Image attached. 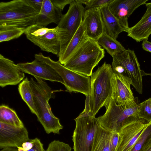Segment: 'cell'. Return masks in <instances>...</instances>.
Returning <instances> with one entry per match:
<instances>
[{"mask_svg":"<svg viewBox=\"0 0 151 151\" xmlns=\"http://www.w3.org/2000/svg\"><path fill=\"white\" fill-rule=\"evenodd\" d=\"M113 74L111 65L104 62L91 76L90 94L86 97L85 108L90 115L95 116L103 106L108 108L112 98Z\"/></svg>","mask_w":151,"mask_h":151,"instance_id":"cell-1","label":"cell"},{"mask_svg":"<svg viewBox=\"0 0 151 151\" xmlns=\"http://www.w3.org/2000/svg\"><path fill=\"white\" fill-rule=\"evenodd\" d=\"M30 80L38 120L43 127L46 133L60 134L63 128L59 119L52 113L49 104L50 99L55 97L54 91L42 79L35 77Z\"/></svg>","mask_w":151,"mask_h":151,"instance_id":"cell-2","label":"cell"},{"mask_svg":"<svg viewBox=\"0 0 151 151\" xmlns=\"http://www.w3.org/2000/svg\"><path fill=\"white\" fill-rule=\"evenodd\" d=\"M39 13L29 0L1 2L0 27L26 28L36 24Z\"/></svg>","mask_w":151,"mask_h":151,"instance_id":"cell-3","label":"cell"},{"mask_svg":"<svg viewBox=\"0 0 151 151\" xmlns=\"http://www.w3.org/2000/svg\"><path fill=\"white\" fill-rule=\"evenodd\" d=\"M104 49L97 41L87 37L64 65L73 71L90 77L93 68L104 57Z\"/></svg>","mask_w":151,"mask_h":151,"instance_id":"cell-4","label":"cell"},{"mask_svg":"<svg viewBox=\"0 0 151 151\" xmlns=\"http://www.w3.org/2000/svg\"><path fill=\"white\" fill-rule=\"evenodd\" d=\"M112 68L114 73L129 78L132 85L139 94L142 93V77L146 73L141 70L134 52L129 49L112 56Z\"/></svg>","mask_w":151,"mask_h":151,"instance_id":"cell-5","label":"cell"},{"mask_svg":"<svg viewBox=\"0 0 151 151\" xmlns=\"http://www.w3.org/2000/svg\"><path fill=\"white\" fill-rule=\"evenodd\" d=\"M76 123L72 136L74 151H93L95 137L100 125L95 116L85 110L74 119Z\"/></svg>","mask_w":151,"mask_h":151,"instance_id":"cell-6","label":"cell"},{"mask_svg":"<svg viewBox=\"0 0 151 151\" xmlns=\"http://www.w3.org/2000/svg\"><path fill=\"white\" fill-rule=\"evenodd\" d=\"M35 59L50 65L60 75L64 82L67 91L79 92L86 97L90 96L91 90V78L71 70L62 65L59 61H55L41 53L35 55Z\"/></svg>","mask_w":151,"mask_h":151,"instance_id":"cell-7","label":"cell"},{"mask_svg":"<svg viewBox=\"0 0 151 151\" xmlns=\"http://www.w3.org/2000/svg\"><path fill=\"white\" fill-rule=\"evenodd\" d=\"M86 10L82 4L73 0L67 13L63 15L57 26L60 42L59 55L66 48L81 24Z\"/></svg>","mask_w":151,"mask_h":151,"instance_id":"cell-8","label":"cell"},{"mask_svg":"<svg viewBox=\"0 0 151 151\" xmlns=\"http://www.w3.org/2000/svg\"><path fill=\"white\" fill-rule=\"evenodd\" d=\"M139 107L135 101L125 106L117 104L111 98L105 113L96 118L99 124L111 132L119 133L124 124L132 116H137Z\"/></svg>","mask_w":151,"mask_h":151,"instance_id":"cell-9","label":"cell"},{"mask_svg":"<svg viewBox=\"0 0 151 151\" xmlns=\"http://www.w3.org/2000/svg\"><path fill=\"white\" fill-rule=\"evenodd\" d=\"M24 34L28 40L41 50L58 57L60 42L57 27L48 28L34 24L26 27Z\"/></svg>","mask_w":151,"mask_h":151,"instance_id":"cell-10","label":"cell"},{"mask_svg":"<svg viewBox=\"0 0 151 151\" xmlns=\"http://www.w3.org/2000/svg\"><path fill=\"white\" fill-rule=\"evenodd\" d=\"M148 123L137 116H132L128 119L119 132L116 151H130Z\"/></svg>","mask_w":151,"mask_h":151,"instance_id":"cell-11","label":"cell"},{"mask_svg":"<svg viewBox=\"0 0 151 151\" xmlns=\"http://www.w3.org/2000/svg\"><path fill=\"white\" fill-rule=\"evenodd\" d=\"M29 140L25 127H19L0 122V149L21 147Z\"/></svg>","mask_w":151,"mask_h":151,"instance_id":"cell-12","label":"cell"},{"mask_svg":"<svg viewBox=\"0 0 151 151\" xmlns=\"http://www.w3.org/2000/svg\"><path fill=\"white\" fill-rule=\"evenodd\" d=\"M22 72L42 79L60 82L64 85V82L60 75L50 65L36 59L31 62L19 63L17 64Z\"/></svg>","mask_w":151,"mask_h":151,"instance_id":"cell-13","label":"cell"},{"mask_svg":"<svg viewBox=\"0 0 151 151\" xmlns=\"http://www.w3.org/2000/svg\"><path fill=\"white\" fill-rule=\"evenodd\" d=\"M148 0H113L108 5L112 13L118 20L124 32L129 28L128 18L140 6L145 4Z\"/></svg>","mask_w":151,"mask_h":151,"instance_id":"cell-14","label":"cell"},{"mask_svg":"<svg viewBox=\"0 0 151 151\" xmlns=\"http://www.w3.org/2000/svg\"><path fill=\"white\" fill-rule=\"evenodd\" d=\"M112 82V98L117 104L124 106L135 101L129 78L113 73Z\"/></svg>","mask_w":151,"mask_h":151,"instance_id":"cell-15","label":"cell"},{"mask_svg":"<svg viewBox=\"0 0 151 151\" xmlns=\"http://www.w3.org/2000/svg\"><path fill=\"white\" fill-rule=\"evenodd\" d=\"M100 9L86 10L82 21L87 37L96 41L105 32Z\"/></svg>","mask_w":151,"mask_h":151,"instance_id":"cell-16","label":"cell"},{"mask_svg":"<svg viewBox=\"0 0 151 151\" xmlns=\"http://www.w3.org/2000/svg\"><path fill=\"white\" fill-rule=\"evenodd\" d=\"M24 73L12 60L0 55V86L16 85L23 80Z\"/></svg>","mask_w":151,"mask_h":151,"instance_id":"cell-17","label":"cell"},{"mask_svg":"<svg viewBox=\"0 0 151 151\" xmlns=\"http://www.w3.org/2000/svg\"><path fill=\"white\" fill-rule=\"evenodd\" d=\"M146 10L140 20L125 32L137 42L147 40L151 34V2L146 3Z\"/></svg>","mask_w":151,"mask_h":151,"instance_id":"cell-18","label":"cell"},{"mask_svg":"<svg viewBox=\"0 0 151 151\" xmlns=\"http://www.w3.org/2000/svg\"><path fill=\"white\" fill-rule=\"evenodd\" d=\"M62 11L55 6L51 0H43L36 24L45 27L52 23L58 25L63 16Z\"/></svg>","mask_w":151,"mask_h":151,"instance_id":"cell-19","label":"cell"},{"mask_svg":"<svg viewBox=\"0 0 151 151\" xmlns=\"http://www.w3.org/2000/svg\"><path fill=\"white\" fill-rule=\"evenodd\" d=\"M105 32L108 35L116 39L119 34L124 31L117 19L110 10L108 5L100 9Z\"/></svg>","mask_w":151,"mask_h":151,"instance_id":"cell-20","label":"cell"},{"mask_svg":"<svg viewBox=\"0 0 151 151\" xmlns=\"http://www.w3.org/2000/svg\"><path fill=\"white\" fill-rule=\"evenodd\" d=\"M87 37L82 22L66 48L59 56L58 61L64 65L82 42Z\"/></svg>","mask_w":151,"mask_h":151,"instance_id":"cell-21","label":"cell"},{"mask_svg":"<svg viewBox=\"0 0 151 151\" xmlns=\"http://www.w3.org/2000/svg\"><path fill=\"white\" fill-rule=\"evenodd\" d=\"M19 92L23 100L29 107L31 112L37 115L32 90L30 81L27 77L25 78L19 85Z\"/></svg>","mask_w":151,"mask_h":151,"instance_id":"cell-22","label":"cell"},{"mask_svg":"<svg viewBox=\"0 0 151 151\" xmlns=\"http://www.w3.org/2000/svg\"><path fill=\"white\" fill-rule=\"evenodd\" d=\"M97 42L112 57L126 50L120 42L105 32L98 39Z\"/></svg>","mask_w":151,"mask_h":151,"instance_id":"cell-23","label":"cell"},{"mask_svg":"<svg viewBox=\"0 0 151 151\" xmlns=\"http://www.w3.org/2000/svg\"><path fill=\"white\" fill-rule=\"evenodd\" d=\"M111 132L100 126L95 137L93 151H111Z\"/></svg>","mask_w":151,"mask_h":151,"instance_id":"cell-24","label":"cell"},{"mask_svg":"<svg viewBox=\"0 0 151 151\" xmlns=\"http://www.w3.org/2000/svg\"><path fill=\"white\" fill-rule=\"evenodd\" d=\"M0 122L19 127H24L15 111L3 104L0 106Z\"/></svg>","mask_w":151,"mask_h":151,"instance_id":"cell-25","label":"cell"},{"mask_svg":"<svg viewBox=\"0 0 151 151\" xmlns=\"http://www.w3.org/2000/svg\"><path fill=\"white\" fill-rule=\"evenodd\" d=\"M26 28L19 27H0V42L17 39L24 33Z\"/></svg>","mask_w":151,"mask_h":151,"instance_id":"cell-26","label":"cell"},{"mask_svg":"<svg viewBox=\"0 0 151 151\" xmlns=\"http://www.w3.org/2000/svg\"><path fill=\"white\" fill-rule=\"evenodd\" d=\"M151 137V121L148 124L136 141L130 151H140Z\"/></svg>","mask_w":151,"mask_h":151,"instance_id":"cell-27","label":"cell"},{"mask_svg":"<svg viewBox=\"0 0 151 151\" xmlns=\"http://www.w3.org/2000/svg\"><path fill=\"white\" fill-rule=\"evenodd\" d=\"M18 151H45L43 145L37 137L24 142L22 147H17Z\"/></svg>","mask_w":151,"mask_h":151,"instance_id":"cell-28","label":"cell"},{"mask_svg":"<svg viewBox=\"0 0 151 151\" xmlns=\"http://www.w3.org/2000/svg\"><path fill=\"white\" fill-rule=\"evenodd\" d=\"M137 116L148 122L151 121V98L139 105Z\"/></svg>","mask_w":151,"mask_h":151,"instance_id":"cell-29","label":"cell"},{"mask_svg":"<svg viewBox=\"0 0 151 151\" xmlns=\"http://www.w3.org/2000/svg\"><path fill=\"white\" fill-rule=\"evenodd\" d=\"M82 4L85 5L86 10L99 8L108 5L113 0H76Z\"/></svg>","mask_w":151,"mask_h":151,"instance_id":"cell-30","label":"cell"},{"mask_svg":"<svg viewBox=\"0 0 151 151\" xmlns=\"http://www.w3.org/2000/svg\"><path fill=\"white\" fill-rule=\"evenodd\" d=\"M69 145L59 140H54L48 145L45 151H71Z\"/></svg>","mask_w":151,"mask_h":151,"instance_id":"cell-31","label":"cell"},{"mask_svg":"<svg viewBox=\"0 0 151 151\" xmlns=\"http://www.w3.org/2000/svg\"><path fill=\"white\" fill-rule=\"evenodd\" d=\"M119 138V133L111 132L110 137L111 151H116Z\"/></svg>","mask_w":151,"mask_h":151,"instance_id":"cell-32","label":"cell"},{"mask_svg":"<svg viewBox=\"0 0 151 151\" xmlns=\"http://www.w3.org/2000/svg\"><path fill=\"white\" fill-rule=\"evenodd\" d=\"M52 4L56 7L62 11L65 6L70 4L73 0H51Z\"/></svg>","mask_w":151,"mask_h":151,"instance_id":"cell-33","label":"cell"},{"mask_svg":"<svg viewBox=\"0 0 151 151\" xmlns=\"http://www.w3.org/2000/svg\"><path fill=\"white\" fill-rule=\"evenodd\" d=\"M34 7L39 12L41 9L43 0H29Z\"/></svg>","mask_w":151,"mask_h":151,"instance_id":"cell-34","label":"cell"},{"mask_svg":"<svg viewBox=\"0 0 151 151\" xmlns=\"http://www.w3.org/2000/svg\"><path fill=\"white\" fill-rule=\"evenodd\" d=\"M142 46L145 50L151 53V42L147 40H144L143 41Z\"/></svg>","mask_w":151,"mask_h":151,"instance_id":"cell-35","label":"cell"},{"mask_svg":"<svg viewBox=\"0 0 151 151\" xmlns=\"http://www.w3.org/2000/svg\"><path fill=\"white\" fill-rule=\"evenodd\" d=\"M140 151H151V137L145 143Z\"/></svg>","mask_w":151,"mask_h":151,"instance_id":"cell-36","label":"cell"},{"mask_svg":"<svg viewBox=\"0 0 151 151\" xmlns=\"http://www.w3.org/2000/svg\"><path fill=\"white\" fill-rule=\"evenodd\" d=\"M0 151H18V150L17 148L8 147L2 149Z\"/></svg>","mask_w":151,"mask_h":151,"instance_id":"cell-37","label":"cell"},{"mask_svg":"<svg viewBox=\"0 0 151 151\" xmlns=\"http://www.w3.org/2000/svg\"><path fill=\"white\" fill-rule=\"evenodd\" d=\"M146 75H149L151 76V73H146Z\"/></svg>","mask_w":151,"mask_h":151,"instance_id":"cell-38","label":"cell"}]
</instances>
